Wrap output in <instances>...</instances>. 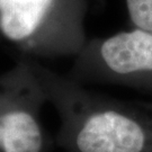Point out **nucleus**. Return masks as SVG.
Wrapping results in <instances>:
<instances>
[{
	"label": "nucleus",
	"mask_w": 152,
	"mask_h": 152,
	"mask_svg": "<svg viewBox=\"0 0 152 152\" xmlns=\"http://www.w3.org/2000/svg\"><path fill=\"white\" fill-rule=\"evenodd\" d=\"M64 137L75 152H148L152 114L126 104L64 91Z\"/></svg>",
	"instance_id": "obj_1"
},
{
	"label": "nucleus",
	"mask_w": 152,
	"mask_h": 152,
	"mask_svg": "<svg viewBox=\"0 0 152 152\" xmlns=\"http://www.w3.org/2000/svg\"><path fill=\"white\" fill-rule=\"evenodd\" d=\"M91 56L104 80L152 92V33L140 28L103 39Z\"/></svg>",
	"instance_id": "obj_2"
},
{
	"label": "nucleus",
	"mask_w": 152,
	"mask_h": 152,
	"mask_svg": "<svg viewBox=\"0 0 152 152\" xmlns=\"http://www.w3.org/2000/svg\"><path fill=\"white\" fill-rule=\"evenodd\" d=\"M53 0H0V29L15 42L26 41L48 16Z\"/></svg>",
	"instance_id": "obj_3"
},
{
	"label": "nucleus",
	"mask_w": 152,
	"mask_h": 152,
	"mask_svg": "<svg viewBox=\"0 0 152 152\" xmlns=\"http://www.w3.org/2000/svg\"><path fill=\"white\" fill-rule=\"evenodd\" d=\"M43 134L35 116L14 108L0 114V152H42Z\"/></svg>",
	"instance_id": "obj_4"
},
{
	"label": "nucleus",
	"mask_w": 152,
	"mask_h": 152,
	"mask_svg": "<svg viewBox=\"0 0 152 152\" xmlns=\"http://www.w3.org/2000/svg\"><path fill=\"white\" fill-rule=\"evenodd\" d=\"M125 2L132 25L152 33V0H125Z\"/></svg>",
	"instance_id": "obj_5"
},
{
	"label": "nucleus",
	"mask_w": 152,
	"mask_h": 152,
	"mask_svg": "<svg viewBox=\"0 0 152 152\" xmlns=\"http://www.w3.org/2000/svg\"><path fill=\"white\" fill-rule=\"evenodd\" d=\"M148 152H152V139H151V144H150V148H149Z\"/></svg>",
	"instance_id": "obj_6"
}]
</instances>
